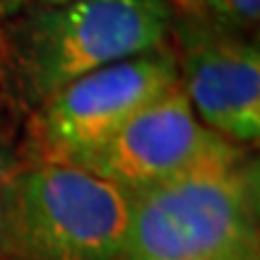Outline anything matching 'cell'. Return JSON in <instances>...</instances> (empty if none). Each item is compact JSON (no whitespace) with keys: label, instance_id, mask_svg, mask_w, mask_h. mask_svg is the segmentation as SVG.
Listing matches in <instances>:
<instances>
[{"label":"cell","instance_id":"obj_1","mask_svg":"<svg viewBox=\"0 0 260 260\" xmlns=\"http://www.w3.org/2000/svg\"><path fill=\"white\" fill-rule=\"evenodd\" d=\"M128 198L121 260H234L258 243V164L229 140L183 174Z\"/></svg>","mask_w":260,"mask_h":260},{"label":"cell","instance_id":"obj_3","mask_svg":"<svg viewBox=\"0 0 260 260\" xmlns=\"http://www.w3.org/2000/svg\"><path fill=\"white\" fill-rule=\"evenodd\" d=\"M128 190L68 161H27L10 210V248L22 260H121Z\"/></svg>","mask_w":260,"mask_h":260},{"label":"cell","instance_id":"obj_4","mask_svg":"<svg viewBox=\"0 0 260 260\" xmlns=\"http://www.w3.org/2000/svg\"><path fill=\"white\" fill-rule=\"evenodd\" d=\"M174 82L171 44L77 77L29 113L27 161L82 164Z\"/></svg>","mask_w":260,"mask_h":260},{"label":"cell","instance_id":"obj_10","mask_svg":"<svg viewBox=\"0 0 260 260\" xmlns=\"http://www.w3.org/2000/svg\"><path fill=\"white\" fill-rule=\"evenodd\" d=\"M234 260H260V248H258V243H253V246H248V248H243L239 255Z\"/></svg>","mask_w":260,"mask_h":260},{"label":"cell","instance_id":"obj_11","mask_svg":"<svg viewBox=\"0 0 260 260\" xmlns=\"http://www.w3.org/2000/svg\"><path fill=\"white\" fill-rule=\"evenodd\" d=\"M34 3H58V0H34Z\"/></svg>","mask_w":260,"mask_h":260},{"label":"cell","instance_id":"obj_6","mask_svg":"<svg viewBox=\"0 0 260 260\" xmlns=\"http://www.w3.org/2000/svg\"><path fill=\"white\" fill-rule=\"evenodd\" d=\"M219 140L198 118L181 82H174L77 167L130 193L183 174Z\"/></svg>","mask_w":260,"mask_h":260},{"label":"cell","instance_id":"obj_7","mask_svg":"<svg viewBox=\"0 0 260 260\" xmlns=\"http://www.w3.org/2000/svg\"><path fill=\"white\" fill-rule=\"evenodd\" d=\"M24 113L29 116L22 92H19L8 19L0 12V145L12 147V138L17 135L19 125L24 121L22 118Z\"/></svg>","mask_w":260,"mask_h":260},{"label":"cell","instance_id":"obj_9","mask_svg":"<svg viewBox=\"0 0 260 260\" xmlns=\"http://www.w3.org/2000/svg\"><path fill=\"white\" fill-rule=\"evenodd\" d=\"M24 159L15 154L12 147L0 145V258H12L10 248V210H12V190L15 178Z\"/></svg>","mask_w":260,"mask_h":260},{"label":"cell","instance_id":"obj_2","mask_svg":"<svg viewBox=\"0 0 260 260\" xmlns=\"http://www.w3.org/2000/svg\"><path fill=\"white\" fill-rule=\"evenodd\" d=\"M27 111L73 80L169 44L167 0L34 3L8 22Z\"/></svg>","mask_w":260,"mask_h":260},{"label":"cell","instance_id":"obj_12","mask_svg":"<svg viewBox=\"0 0 260 260\" xmlns=\"http://www.w3.org/2000/svg\"><path fill=\"white\" fill-rule=\"evenodd\" d=\"M0 260H22V258H0Z\"/></svg>","mask_w":260,"mask_h":260},{"label":"cell","instance_id":"obj_5","mask_svg":"<svg viewBox=\"0 0 260 260\" xmlns=\"http://www.w3.org/2000/svg\"><path fill=\"white\" fill-rule=\"evenodd\" d=\"M169 44L176 56L178 82L198 118L229 142H255L260 135L258 44L181 12H171Z\"/></svg>","mask_w":260,"mask_h":260},{"label":"cell","instance_id":"obj_8","mask_svg":"<svg viewBox=\"0 0 260 260\" xmlns=\"http://www.w3.org/2000/svg\"><path fill=\"white\" fill-rule=\"evenodd\" d=\"M171 12L207 19L217 27L251 37L260 17V0H167Z\"/></svg>","mask_w":260,"mask_h":260}]
</instances>
